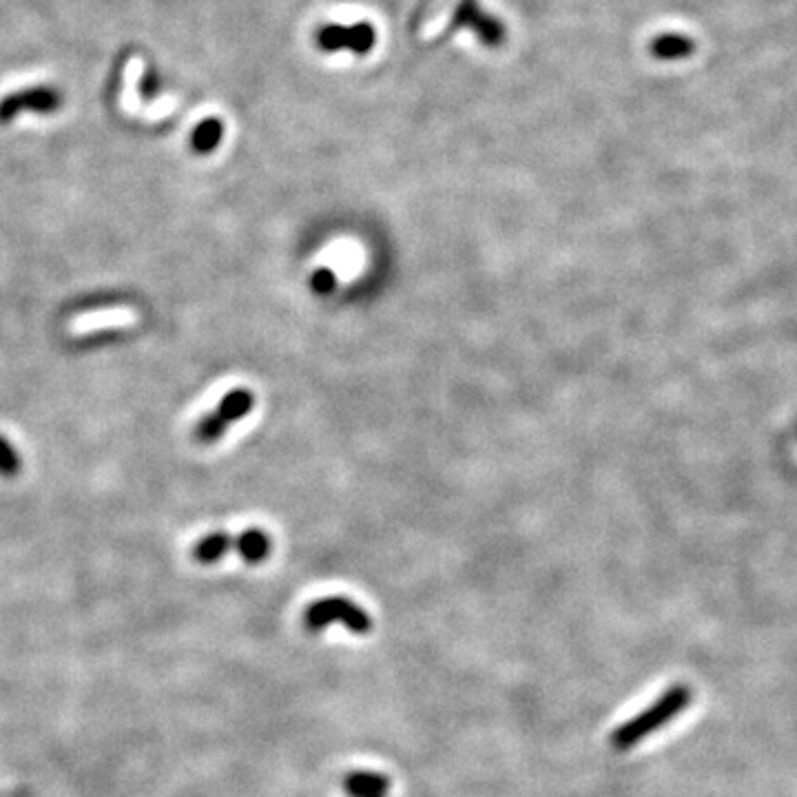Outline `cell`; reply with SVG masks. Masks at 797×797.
<instances>
[{"label": "cell", "instance_id": "1", "mask_svg": "<svg viewBox=\"0 0 797 797\" xmlns=\"http://www.w3.org/2000/svg\"><path fill=\"white\" fill-rule=\"evenodd\" d=\"M691 698H693L691 691L685 685H676L667 689L654 705H649L643 713H638V716L627 720L625 724H620V727L612 733V747L616 751H627L631 747H636L638 742H643L647 736H651V733H656L658 729L665 727L667 722L678 718L680 713L687 709Z\"/></svg>", "mask_w": 797, "mask_h": 797}, {"label": "cell", "instance_id": "2", "mask_svg": "<svg viewBox=\"0 0 797 797\" xmlns=\"http://www.w3.org/2000/svg\"><path fill=\"white\" fill-rule=\"evenodd\" d=\"M304 625L310 631H322L330 625H344L355 634H368L372 629V618L364 607H359L350 598L328 596L310 603L304 612Z\"/></svg>", "mask_w": 797, "mask_h": 797}, {"label": "cell", "instance_id": "3", "mask_svg": "<svg viewBox=\"0 0 797 797\" xmlns=\"http://www.w3.org/2000/svg\"><path fill=\"white\" fill-rule=\"evenodd\" d=\"M255 408V395L248 388H235L226 392L217 408L195 423L193 439L202 445L217 443L233 423L242 421Z\"/></svg>", "mask_w": 797, "mask_h": 797}, {"label": "cell", "instance_id": "4", "mask_svg": "<svg viewBox=\"0 0 797 797\" xmlns=\"http://www.w3.org/2000/svg\"><path fill=\"white\" fill-rule=\"evenodd\" d=\"M62 107V93L54 87L40 85L27 87L23 91H14L0 100V124H9L16 120L20 113H38V116H49Z\"/></svg>", "mask_w": 797, "mask_h": 797}, {"label": "cell", "instance_id": "5", "mask_svg": "<svg viewBox=\"0 0 797 797\" xmlns=\"http://www.w3.org/2000/svg\"><path fill=\"white\" fill-rule=\"evenodd\" d=\"M377 31L368 23H359L353 27L341 25H328L317 34V45L324 51H337V49H350L355 54L364 56L375 47Z\"/></svg>", "mask_w": 797, "mask_h": 797}, {"label": "cell", "instance_id": "6", "mask_svg": "<svg viewBox=\"0 0 797 797\" xmlns=\"http://www.w3.org/2000/svg\"><path fill=\"white\" fill-rule=\"evenodd\" d=\"M454 27H472L479 34L481 43L488 47H499L505 40V27L499 18H492L476 5V0H461L457 14L452 18Z\"/></svg>", "mask_w": 797, "mask_h": 797}, {"label": "cell", "instance_id": "7", "mask_svg": "<svg viewBox=\"0 0 797 797\" xmlns=\"http://www.w3.org/2000/svg\"><path fill=\"white\" fill-rule=\"evenodd\" d=\"M273 541L260 527H251L244 530L240 536H235V552L242 556V561L248 565H260L268 556H271Z\"/></svg>", "mask_w": 797, "mask_h": 797}, {"label": "cell", "instance_id": "8", "mask_svg": "<svg viewBox=\"0 0 797 797\" xmlns=\"http://www.w3.org/2000/svg\"><path fill=\"white\" fill-rule=\"evenodd\" d=\"M344 789L348 797H388L390 780L377 771H355L346 775Z\"/></svg>", "mask_w": 797, "mask_h": 797}, {"label": "cell", "instance_id": "9", "mask_svg": "<svg viewBox=\"0 0 797 797\" xmlns=\"http://www.w3.org/2000/svg\"><path fill=\"white\" fill-rule=\"evenodd\" d=\"M229 552H235V536H231L229 532H213L206 534L193 545L191 556L195 563L213 565L217 561H222Z\"/></svg>", "mask_w": 797, "mask_h": 797}, {"label": "cell", "instance_id": "10", "mask_svg": "<svg viewBox=\"0 0 797 797\" xmlns=\"http://www.w3.org/2000/svg\"><path fill=\"white\" fill-rule=\"evenodd\" d=\"M224 138V124L220 118H206L191 133V149L198 155L213 153Z\"/></svg>", "mask_w": 797, "mask_h": 797}, {"label": "cell", "instance_id": "11", "mask_svg": "<svg viewBox=\"0 0 797 797\" xmlns=\"http://www.w3.org/2000/svg\"><path fill=\"white\" fill-rule=\"evenodd\" d=\"M693 40L680 34H662L651 43V54L662 60H680L687 58L693 51Z\"/></svg>", "mask_w": 797, "mask_h": 797}, {"label": "cell", "instance_id": "12", "mask_svg": "<svg viewBox=\"0 0 797 797\" xmlns=\"http://www.w3.org/2000/svg\"><path fill=\"white\" fill-rule=\"evenodd\" d=\"M20 472H23V457L12 441L0 434V476L16 479Z\"/></svg>", "mask_w": 797, "mask_h": 797}, {"label": "cell", "instance_id": "13", "mask_svg": "<svg viewBox=\"0 0 797 797\" xmlns=\"http://www.w3.org/2000/svg\"><path fill=\"white\" fill-rule=\"evenodd\" d=\"M310 288L319 295L333 293L337 288V275L330 271V268H319V271H315L313 277H310Z\"/></svg>", "mask_w": 797, "mask_h": 797}, {"label": "cell", "instance_id": "14", "mask_svg": "<svg viewBox=\"0 0 797 797\" xmlns=\"http://www.w3.org/2000/svg\"><path fill=\"white\" fill-rule=\"evenodd\" d=\"M140 93H142V98H153L155 93H158V78H155V74L153 71H149L147 74V78L142 80V89H140Z\"/></svg>", "mask_w": 797, "mask_h": 797}]
</instances>
